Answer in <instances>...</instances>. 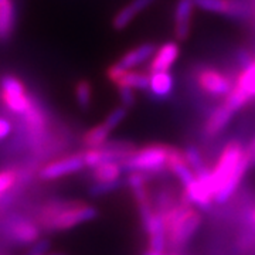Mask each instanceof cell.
Returning a JSON list of instances; mask_svg holds the SVG:
<instances>
[{
  "mask_svg": "<svg viewBox=\"0 0 255 255\" xmlns=\"http://www.w3.org/2000/svg\"><path fill=\"white\" fill-rule=\"evenodd\" d=\"M98 217V210L84 201H50L40 210L37 224L48 233L78 227Z\"/></svg>",
  "mask_w": 255,
  "mask_h": 255,
  "instance_id": "cell-1",
  "label": "cell"
},
{
  "mask_svg": "<svg viewBox=\"0 0 255 255\" xmlns=\"http://www.w3.org/2000/svg\"><path fill=\"white\" fill-rule=\"evenodd\" d=\"M167 244L176 250H182L190 241L201 224V214L191 204L179 201L163 216Z\"/></svg>",
  "mask_w": 255,
  "mask_h": 255,
  "instance_id": "cell-2",
  "label": "cell"
},
{
  "mask_svg": "<svg viewBox=\"0 0 255 255\" xmlns=\"http://www.w3.org/2000/svg\"><path fill=\"white\" fill-rule=\"evenodd\" d=\"M173 146L155 143L136 149L132 156L122 163L128 172H142L146 174H159L167 170V160Z\"/></svg>",
  "mask_w": 255,
  "mask_h": 255,
  "instance_id": "cell-3",
  "label": "cell"
},
{
  "mask_svg": "<svg viewBox=\"0 0 255 255\" xmlns=\"http://www.w3.org/2000/svg\"><path fill=\"white\" fill-rule=\"evenodd\" d=\"M135 150H136V147L130 142L112 140V142H105L100 147L87 149L82 153V157H84L85 166L94 169L98 164L107 163V162H118L122 164L132 156Z\"/></svg>",
  "mask_w": 255,
  "mask_h": 255,
  "instance_id": "cell-4",
  "label": "cell"
},
{
  "mask_svg": "<svg viewBox=\"0 0 255 255\" xmlns=\"http://www.w3.org/2000/svg\"><path fill=\"white\" fill-rule=\"evenodd\" d=\"M244 153H246V147L240 140H231L224 146L217 163L211 169V186L214 194L221 187V184L234 173L241 159L244 157Z\"/></svg>",
  "mask_w": 255,
  "mask_h": 255,
  "instance_id": "cell-5",
  "label": "cell"
},
{
  "mask_svg": "<svg viewBox=\"0 0 255 255\" xmlns=\"http://www.w3.org/2000/svg\"><path fill=\"white\" fill-rule=\"evenodd\" d=\"M196 81L201 91L213 98L227 97L233 90L236 78L213 67H201L196 73Z\"/></svg>",
  "mask_w": 255,
  "mask_h": 255,
  "instance_id": "cell-6",
  "label": "cell"
},
{
  "mask_svg": "<svg viewBox=\"0 0 255 255\" xmlns=\"http://www.w3.org/2000/svg\"><path fill=\"white\" fill-rule=\"evenodd\" d=\"M0 97L6 108L14 114H26L31 107V100L28 98L24 84L13 75H6L1 78Z\"/></svg>",
  "mask_w": 255,
  "mask_h": 255,
  "instance_id": "cell-7",
  "label": "cell"
},
{
  "mask_svg": "<svg viewBox=\"0 0 255 255\" xmlns=\"http://www.w3.org/2000/svg\"><path fill=\"white\" fill-rule=\"evenodd\" d=\"M84 167H85V163H84L82 155L67 156V157L58 159V160H54L51 163L43 166L38 172V176L41 180L50 182V180H55V179H60V177L68 176V174L77 173Z\"/></svg>",
  "mask_w": 255,
  "mask_h": 255,
  "instance_id": "cell-8",
  "label": "cell"
},
{
  "mask_svg": "<svg viewBox=\"0 0 255 255\" xmlns=\"http://www.w3.org/2000/svg\"><path fill=\"white\" fill-rule=\"evenodd\" d=\"M193 0H177L174 7V37L177 41H186L190 36L191 18L194 10Z\"/></svg>",
  "mask_w": 255,
  "mask_h": 255,
  "instance_id": "cell-9",
  "label": "cell"
},
{
  "mask_svg": "<svg viewBox=\"0 0 255 255\" xmlns=\"http://www.w3.org/2000/svg\"><path fill=\"white\" fill-rule=\"evenodd\" d=\"M150 74L149 88L146 90L147 97L156 102H163L172 97L174 90V78L170 71H160V73Z\"/></svg>",
  "mask_w": 255,
  "mask_h": 255,
  "instance_id": "cell-10",
  "label": "cell"
},
{
  "mask_svg": "<svg viewBox=\"0 0 255 255\" xmlns=\"http://www.w3.org/2000/svg\"><path fill=\"white\" fill-rule=\"evenodd\" d=\"M233 115H234V112L230 110L226 104H221L219 107H216L210 112L209 118L206 119V122L203 125V135L207 139L219 136L220 133L228 127V124L231 122Z\"/></svg>",
  "mask_w": 255,
  "mask_h": 255,
  "instance_id": "cell-11",
  "label": "cell"
},
{
  "mask_svg": "<svg viewBox=\"0 0 255 255\" xmlns=\"http://www.w3.org/2000/svg\"><path fill=\"white\" fill-rule=\"evenodd\" d=\"M248 169H250V163H248V159H247L246 153H244V157L241 159V162L237 166V169L234 170V173L231 174L227 180L221 184V187H220L219 190L216 191L214 203H217V204L227 203L236 194V191L238 190V187H240V184L243 182V179H244Z\"/></svg>",
  "mask_w": 255,
  "mask_h": 255,
  "instance_id": "cell-12",
  "label": "cell"
},
{
  "mask_svg": "<svg viewBox=\"0 0 255 255\" xmlns=\"http://www.w3.org/2000/svg\"><path fill=\"white\" fill-rule=\"evenodd\" d=\"M167 172L173 173L180 183H182L183 189L190 186L191 183L196 179V173L193 172L186 157L183 155V150L177 149V147H172V152L169 155V160H167Z\"/></svg>",
  "mask_w": 255,
  "mask_h": 255,
  "instance_id": "cell-13",
  "label": "cell"
},
{
  "mask_svg": "<svg viewBox=\"0 0 255 255\" xmlns=\"http://www.w3.org/2000/svg\"><path fill=\"white\" fill-rule=\"evenodd\" d=\"M180 48L176 41H167L163 46H160L153 54L152 63L149 65V73H160L169 71L172 65L179 58Z\"/></svg>",
  "mask_w": 255,
  "mask_h": 255,
  "instance_id": "cell-14",
  "label": "cell"
},
{
  "mask_svg": "<svg viewBox=\"0 0 255 255\" xmlns=\"http://www.w3.org/2000/svg\"><path fill=\"white\" fill-rule=\"evenodd\" d=\"M156 46L152 44V43H145V44H140V46L135 47L132 50H129L128 53L122 55L117 61V65H118L121 70H132L137 65L143 64L145 61H147L152 55L156 53Z\"/></svg>",
  "mask_w": 255,
  "mask_h": 255,
  "instance_id": "cell-15",
  "label": "cell"
},
{
  "mask_svg": "<svg viewBox=\"0 0 255 255\" xmlns=\"http://www.w3.org/2000/svg\"><path fill=\"white\" fill-rule=\"evenodd\" d=\"M156 0H132L130 3H128L124 9H121L114 16L112 20V27L115 28L117 31H121L124 28H127L129 26V23L136 17L140 11L146 10L149 6H152Z\"/></svg>",
  "mask_w": 255,
  "mask_h": 255,
  "instance_id": "cell-16",
  "label": "cell"
},
{
  "mask_svg": "<svg viewBox=\"0 0 255 255\" xmlns=\"http://www.w3.org/2000/svg\"><path fill=\"white\" fill-rule=\"evenodd\" d=\"M40 230L41 228L38 227V224L36 223L28 221V220H20V221H14L10 226L9 234L18 244L31 246L40 240Z\"/></svg>",
  "mask_w": 255,
  "mask_h": 255,
  "instance_id": "cell-17",
  "label": "cell"
},
{
  "mask_svg": "<svg viewBox=\"0 0 255 255\" xmlns=\"http://www.w3.org/2000/svg\"><path fill=\"white\" fill-rule=\"evenodd\" d=\"M16 27V7L13 0L0 1V41H7Z\"/></svg>",
  "mask_w": 255,
  "mask_h": 255,
  "instance_id": "cell-18",
  "label": "cell"
},
{
  "mask_svg": "<svg viewBox=\"0 0 255 255\" xmlns=\"http://www.w3.org/2000/svg\"><path fill=\"white\" fill-rule=\"evenodd\" d=\"M149 82H150V74L145 71H132L128 70L122 74V77L117 81V87H128L132 90H139V91H145L149 88Z\"/></svg>",
  "mask_w": 255,
  "mask_h": 255,
  "instance_id": "cell-19",
  "label": "cell"
},
{
  "mask_svg": "<svg viewBox=\"0 0 255 255\" xmlns=\"http://www.w3.org/2000/svg\"><path fill=\"white\" fill-rule=\"evenodd\" d=\"M112 129L107 127L104 122L97 125V127H92L91 129H88L84 136H82V143L87 146L88 149H92V147H100L102 146L110 137Z\"/></svg>",
  "mask_w": 255,
  "mask_h": 255,
  "instance_id": "cell-20",
  "label": "cell"
},
{
  "mask_svg": "<svg viewBox=\"0 0 255 255\" xmlns=\"http://www.w3.org/2000/svg\"><path fill=\"white\" fill-rule=\"evenodd\" d=\"M122 164L118 162H107V163L98 164L94 167V179L97 182H115L119 180L122 173Z\"/></svg>",
  "mask_w": 255,
  "mask_h": 255,
  "instance_id": "cell-21",
  "label": "cell"
},
{
  "mask_svg": "<svg viewBox=\"0 0 255 255\" xmlns=\"http://www.w3.org/2000/svg\"><path fill=\"white\" fill-rule=\"evenodd\" d=\"M197 9L207 11V13H217L224 14L228 17L231 9V0H193Z\"/></svg>",
  "mask_w": 255,
  "mask_h": 255,
  "instance_id": "cell-22",
  "label": "cell"
},
{
  "mask_svg": "<svg viewBox=\"0 0 255 255\" xmlns=\"http://www.w3.org/2000/svg\"><path fill=\"white\" fill-rule=\"evenodd\" d=\"M183 155H184L187 163H189V166L193 169L194 173H199V172H201V170H204V169L209 167V166L206 164V162H204V157H203L200 149H199L197 146H186V147L183 149Z\"/></svg>",
  "mask_w": 255,
  "mask_h": 255,
  "instance_id": "cell-23",
  "label": "cell"
},
{
  "mask_svg": "<svg viewBox=\"0 0 255 255\" xmlns=\"http://www.w3.org/2000/svg\"><path fill=\"white\" fill-rule=\"evenodd\" d=\"M75 100L81 110H88L92 101V85L88 80H80L75 84Z\"/></svg>",
  "mask_w": 255,
  "mask_h": 255,
  "instance_id": "cell-24",
  "label": "cell"
},
{
  "mask_svg": "<svg viewBox=\"0 0 255 255\" xmlns=\"http://www.w3.org/2000/svg\"><path fill=\"white\" fill-rule=\"evenodd\" d=\"M23 115H24V119H26V122H27L30 130H31L34 135H38V133L44 129L46 119L43 117V112L38 110L33 102H31V107L28 108L27 112L23 114Z\"/></svg>",
  "mask_w": 255,
  "mask_h": 255,
  "instance_id": "cell-25",
  "label": "cell"
},
{
  "mask_svg": "<svg viewBox=\"0 0 255 255\" xmlns=\"http://www.w3.org/2000/svg\"><path fill=\"white\" fill-rule=\"evenodd\" d=\"M122 183L121 180H115V182H97L95 184H92L88 190V194L91 197H100V196H105L110 194L112 191L121 189Z\"/></svg>",
  "mask_w": 255,
  "mask_h": 255,
  "instance_id": "cell-26",
  "label": "cell"
},
{
  "mask_svg": "<svg viewBox=\"0 0 255 255\" xmlns=\"http://www.w3.org/2000/svg\"><path fill=\"white\" fill-rule=\"evenodd\" d=\"M128 115V108L125 107H117L114 111H111V114L105 118L104 121V124L107 125V127L110 128V129H115L117 127H119V124H122L124 122V119L127 118Z\"/></svg>",
  "mask_w": 255,
  "mask_h": 255,
  "instance_id": "cell-27",
  "label": "cell"
},
{
  "mask_svg": "<svg viewBox=\"0 0 255 255\" xmlns=\"http://www.w3.org/2000/svg\"><path fill=\"white\" fill-rule=\"evenodd\" d=\"M17 172L13 169H7V170H1L0 172V197L3 193L10 190L16 182H17Z\"/></svg>",
  "mask_w": 255,
  "mask_h": 255,
  "instance_id": "cell-28",
  "label": "cell"
},
{
  "mask_svg": "<svg viewBox=\"0 0 255 255\" xmlns=\"http://www.w3.org/2000/svg\"><path fill=\"white\" fill-rule=\"evenodd\" d=\"M118 94H119V100H121V104L122 107L125 108H132L135 107L136 104V95H135V90L132 88H128V87H118Z\"/></svg>",
  "mask_w": 255,
  "mask_h": 255,
  "instance_id": "cell-29",
  "label": "cell"
},
{
  "mask_svg": "<svg viewBox=\"0 0 255 255\" xmlns=\"http://www.w3.org/2000/svg\"><path fill=\"white\" fill-rule=\"evenodd\" d=\"M236 60L237 64L240 65L241 70H246L248 67H251L254 64L255 55H253L247 48H238L237 53H236Z\"/></svg>",
  "mask_w": 255,
  "mask_h": 255,
  "instance_id": "cell-30",
  "label": "cell"
},
{
  "mask_svg": "<svg viewBox=\"0 0 255 255\" xmlns=\"http://www.w3.org/2000/svg\"><path fill=\"white\" fill-rule=\"evenodd\" d=\"M50 248V241L43 238V240H38L34 244H31L30 250L27 251V255H44Z\"/></svg>",
  "mask_w": 255,
  "mask_h": 255,
  "instance_id": "cell-31",
  "label": "cell"
},
{
  "mask_svg": "<svg viewBox=\"0 0 255 255\" xmlns=\"http://www.w3.org/2000/svg\"><path fill=\"white\" fill-rule=\"evenodd\" d=\"M246 156L248 159L250 167H255V136L246 147Z\"/></svg>",
  "mask_w": 255,
  "mask_h": 255,
  "instance_id": "cell-32",
  "label": "cell"
},
{
  "mask_svg": "<svg viewBox=\"0 0 255 255\" xmlns=\"http://www.w3.org/2000/svg\"><path fill=\"white\" fill-rule=\"evenodd\" d=\"M10 132H11V125H10V122L7 119L0 117V142L4 140L6 137L9 136Z\"/></svg>",
  "mask_w": 255,
  "mask_h": 255,
  "instance_id": "cell-33",
  "label": "cell"
},
{
  "mask_svg": "<svg viewBox=\"0 0 255 255\" xmlns=\"http://www.w3.org/2000/svg\"><path fill=\"white\" fill-rule=\"evenodd\" d=\"M248 1H250V6H251V17H250L247 24L250 26V28L253 31H255V0H248Z\"/></svg>",
  "mask_w": 255,
  "mask_h": 255,
  "instance_id": "cell-34",
  "label": "cell"
},
{
  "mask_svg": "<svg viewBox=\"0 0 255 255\" xmlns=\"http://www.w3.org/2000/svg\"><path fill=\"white\" fill-rule=\"evenodd\" d=\"M247 221H248V224L255 230V209H253L250 213H248V216H247Z\"/></svg>",
  "mask_w": 255,
  "mask_h": 255,
  "instance_id": "cell-35",
  "label": "cell"
},
{
  "mask_svg": "<svg viewBox=\"0 0 255 255\" xmlns=\"http://www.w3.org/2000/svg\"><path fill=\"white\" fill-rule=\"evenodd\" d=\"M145 255H163L162 253H157V251H153L150 248H147V251L145 253Z\"/></svg>",
  "mask_w": 255,
  "mask_h": 255,
  "instance_id": "cell-36",
  "label": "cell"
},
{
  "mask_svg": "<svg viewBox=\"0 0 255 255\" xmlns=\"http://www.w3.org/2000/svg\"><path fill=\"white\" fill-rule=\"evenodd\" d=\"M44 255H64V254H58V253H54V254H44Z\"/></svg>",
  "mask_w": 255,
  "mask_h": 255,
  "instance_id": "cell-37",
  "label": "cell"
},
{
  "mask_svg": "<svg viewBox=\"0 0 255 255\" xmlns=\"http://www.w3.org/2000/svg\"><path fill=\"white\" fill-rule=\"evenodd\" d=\"M163 255H176V254H163Z\"/></svg>",
  "mask_w": 255,
  "mask_h": 255,
  "instance_id": "cell-38",
  "label": "cell"
},
{
  "mask_svg": "<svg viewBox=\"0 0 255 255\" xmlns=\"http://www.w3.org/2000/svg\"><path fill=\"white\" fill-rule=\"evenodd\" d=\"M0 1H3V0H0Z\"/></svg>",
  "mask_w": 255,
  "mask_h": 255,
  "instance_id": "cell-39",
  "label": "cell"
},
{
  "mask_svg": "<svg viewBox=\"0 0 255 255\" xmlns=\"http://www.w3.org/2000/svg\"><path fill=\"white\" fill-rule=\"evenodd\" d=\"M254 64H255V60H254Z\"/></svg>",
  "mask_w": 255,
  "mask_h": 255,
  "instance_id": "cell-40",
  "label": "cell"
},
{
  "mask_svg": "<svg viewBox=\"0 0 255 255\" xmlns=\"http://www.w3.org/2000/svg\"><path fill=\"white\" fill-rule=\"evenodd\" d=\"M24 255H27V254H24Z\"/></svg>",
  "mask_w": 255,
  "mask_h": 255,
  "instance_id": "cell-41",
  "label": "cell"
}]
</instances>
